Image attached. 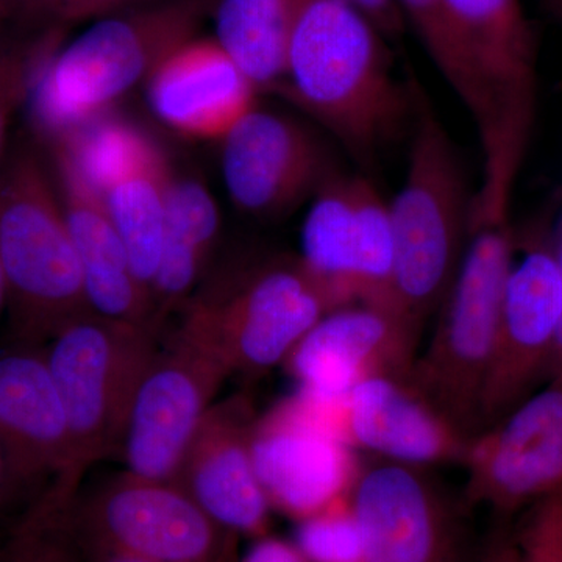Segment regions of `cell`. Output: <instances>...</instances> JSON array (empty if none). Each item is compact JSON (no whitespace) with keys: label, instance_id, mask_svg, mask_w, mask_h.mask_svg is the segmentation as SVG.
<instances>
[{"label":"cell","instance_id":"21","mask_svg":"<svg viewBox=\"0 0 562 562\" xmlns=\"http://www.w3.org/2000/svg\"><path fill=\"white\" fill-rule=\"evenodd\" d=\"M151 113L162 125L199 140H222L257 109V87L216 38L184 41L144 83Z\"/></svg>","mask_w":562,"mask_h":562},{"label":"cell","instance_id":"4","mask_svg":"<svg viewBox=\"0 0 562 562\" xmlns=\"http://www.w3.org/2000/svg\"><path fill=\"white\" fill-rule=\"evenodd\" d=\"M0 257L13 342L46 346L92 312L54 176L27 146L0 169Z\"/></svg>","mask_w":562,"mask_h":562},{"label":"cell","instance_id":"16","mask_svg":"<svg viewBox=\"0 0 562 562\" xmlns=\"http://www.w3.org/2000/svg\"><path fill=\"white\" fill-rule=\"evenodd\" d=\"M364 562H462V536L449 495L428 469L373 461L351 492Z\"/></svg>","mask_w":562,"mask_h":562},{"label":"cell","instance_id":"24","mask_svg":"<svg viewBox=\"0 0 562 562\" xmlns=\"http://www.w3.org/2000/svg\"><path fill=\"white\" fill-rule=\"evenodd\" d=\"M357 176L336 172L313 195L302 228L299 261L331 310L357 303Z\"/></svg>","mask_w":562,"mask_h":562},{"label":"cell","instance_id":"41","mask_svg":"<svg viewBox=\"0 0 562 562\" xmlns=\"http://www.w3.org/2000/svg\"><path fill=\"white\" fill-rule=\"evenodd\" d=\"M3 16H7L5 9H3L2 2H0V20H2Z\"/></svg>","mask_w":562,"mask_h":562},{"label":"cell","instance_id":"10","mask_svg":"<svg viewBox=\"0 0 562 562\" xmlns=\"http://www.w3.org/2000/svg\"><path fill=\"white\" fill-rule=\"evenodd\" d=\"M341 405L297 390L255 420V468L272 512L302 522L350 497L364 464Z\"/></svg>","mask_w":562,"mask_h":562},{"label":"cell","instance_id":"3","mask_svg":"<svg viewBox=\"0 0 562 562\" xmlns=\"http://www.w3.org/2000/svg\"><path fill=\"white\" fill-rule=\"evenodd\" d=\"M209 0H150L99 18L41 66L31 92L33 121L52 140L76 131L146 83L173 49L192 38Z\"/></svg>","mask_w":562,"mask_h":562},{"label":"cell","instance_id":"28","mask_svg":"<svg viewBox=\"0 0 562 562\" xmlns=\"http://www.w3.org/2000/svg\"><path fill=\"white\" fill-rule=\"evenodd\" d=\"M406 25L413 27L428 57L468 110L473 125L483 117L484 102L479 79L447 20L441 0H397Z\"/></svg>","mask_w":562,"mask_h":562},{"label":"cell","instance_id":"42","mask_svg":"<svg viewBox=\"0 0 562 562\" xmlns=\"http://www.w3.org/2000/svg\"><path fill=\"white\" fill-rule=\"evenodd\" d=\"M140 2H150V0H135V3H140Z\"/></svg>","mask_w":562,"mask_h":562},{"label":"cell","instance_id":"15","mask_svg":"<svg viewBox=\"0 0 562 562\" xmlns=\"http://www.w3.org/2000/svg\"><path fill=\"white\" fill-rule=\"evenodd\" d=\"M221 143L225 188L250 216H283L339 172L333 151L312 128L258 106Z\"/></svg>","mask_w":562,"mask_h":562},{"label":"cell","instance_id":"11","mask_svg":"<svg viewBox=\"0 0 562 562\" xmlns=\"http://www.w3.org/2000/svg\"><path fill=\"white\" fill-rule=\"evenodd\" d=\"M231 375L216 350L177 324L158 344L133 397L120 446L125 471L173 482L195 431Z\"/></svg>","mask_w":562,"mask_h":562},{"label":"cell","instance_id":"40","mask_svg":"<svg viewBox=\"0 0 562 562\" xmlns=\"http://www.w3.org/2000/svg\"><path fill=\"white\" fill-rule=\"evenodd\" d=\"M88 562H143V561L132 560V558H124V557H99V558H92V560H88Z\"/></svg>","mask_w":562,"mask_h":562},{"label":"cell","instance_id":"14","mask_svg":"<svg viewBox=\"0 0 562 562\" xmlns=\"http://www.w3.org/2000/svg\"><path fill=\"white\" fill-rule=\"evenodd\" d=\"M562 322V277L553 239L527 244L514 258L482 395V428L516 408L546 382Z\"/></svg>","mask_w":562,"mask_h":562},{"label":"cell","instance_id":"7","mask_svg":"<svg viewBox=\"0 0 562 562\" xmlns=\"http://www.w3.org/2000/svg\"><path fill=\"white\" fill-rule=\"evenodd\" d=\"M161 328L94 312L70 322L44 346L68 419L72 479L120 452L122 435Z\"/></svg>","mask_w":562,"mask_h":562},{"label":"cell","instance_id":"17","mask_svg":"<svg viewBox=\"0 0 562 562\" xmlns=\"http://www.w3.org/2000/svg\"><path fill=\"white\" fill-rule=\"evenodd\" d=\"M420 331L397 310L351 303L325 314L283 366L299 391L341 401L371 376H412Z\"/></svg>","mask_w":562,"mask_h":562},{"label":"cell","instance_id":"19","mask_svg":"<svg viewBox=\"0 0 562 562\" xmlns=\"http://www.w3.org/2000/svg\"><path fill=\"white\" fill-rule=\"evenodd\" d=\"M0 446L24 495L41 486L79 491L68 419L44 346L11 342L0 351Z\"/></svg>","mask_w":562,"mask_h":562},{"label":"cell","instance_id":"26","mask_svg":"<svg viewBox=\"0 0 562 562\" xmlns=\"http://www.w3.org/2000/svg\"><path fill=\"white\" fill-rule=\"evenodd\" d=\"M358 217L357 303L394 308L395 241L390 202L366 177L355 180ZM401 313V312H398Z\"/></svg>","mask_w":562,"mask_h":562},{"label":"cell","instance_id":"5","mask_svg":"<svg viewBox=\"0 0 562 562\" xmlns=\"http://www.w3.org/2000/svg\"><path fill=\"white\" fill-rule=\"evenodd\" d=\"M482 88L483 155L473 220H509L538 98V49L520 0H441Z\"/></svg>","mask_w":562,"mask_h":562},{"label":"cell","instance_id":"12","mask_svg":"<svg viewBox=\"0 0 562 562\" xmlns=\"http://www.w3.org/2000/svg\"><path fill=\"white\" fill-rule=\"evenodd\" d=\"M72 158L81 176L102 195L133 271L150 291L173 179L165 150L138 125L109 114L79 132Z\"/></svg>","mask_w":562,"mask_h":562},{"label":"cell","instance_id":"36","mask_svg":"<svg viewBox=\"0 0 562 562\" xmlns=\"http://www.w3.org/2000/svg\"><path fill=\"white\" fill-rule=\"evenodd\" d=\"M476 562H517L513 538L505 535L495 536Z\"/></svg>","mask_w":562,"mask_h":562},{"label":"cell","instance_id":"23","mask_svg":"<svg viewBox=\"0 0 562 562\" xmlns=\"http://www.w3.org/2000/svg\"><path fill=\"white\" fill-rule=\"evenodd\" d=\"M217 203L201 180L173 176L157 273L150 284L155 321L165 325L201 286L220 239Z\"/></svg>","mask_w":562,"mask_h":562},{"label":"cell","instance_id":"38","mask_svg":"<svg viewBox=\"0 0 562 562\" xmlns=\"http://www.w3.org/2000/svg\"><path fill=\"white\" fill-rule=\"evenodd\" d=\"M7 306V283L5 272H3L2 257H0V312Z\"/></svg>","mask_w":562,"mask_h":562},{"label":"cell","instance_id":"37","mask_svg":"<svg viewBox=\"0 0 562 562\" xmlns=\"http://www.w3.org/2000/svg\"><path fill=\"white\" fill-rule=\"evenodd\" d=\"M554 254H557L558 265H560V271L562 277V220L560 227H558L557 236L553 238ZM553 379H562V322L560 328V335H558L557 347H554V353L552 362H550L549 373H547L546 382Z\"/></svg>","mask_w":562,"mask_h":562},{"label":"cell","instance_id":"9","mask_svg":"<svg viewBox=\"0 0 562 562\" xmlns=\"http://www.w3.org/2000/svg\"><path fill=\"white\" fill-rule=\"evenodd\" d=\"M69 520L87 560L236 562L238 536L222 528L176 482L124 471L69 503Z\"/></svg>","mask_w":562,"mask_h":562},{"label":"cell","instance_id":"34","mask_svg":"<svg viewBox=\"0 0 562 562\" xmlns=\"http://www.w3.org/2000/svg\"><path fill=\"white\" fill-rule=\"evenodd\" d=\"M236 562H310L294 541L266 535L254 539L247 552Z\"/></svg>","mask_w":562,"mask_h":562},{"label":"cell","instance_id":"31","mask_svg":"<svg viewBox=\"0 0 562 562\" xmlns=\"http://www.w3.org/2000/svg\"><path fill=\"white\" fill-rule=\"evenodd\" d=\"M513 541L517 562H562V490L530 506Z\"/></svg>","mask_w":562,"mask_h":562},{"label":"cell","instance_id":"27","mask_svg":"<svg viewBox=\"0 0 562 562\" xmlns=\"http://www.w3.org/2000/svg\"><path fill=\"white\" fill-rule=\"evenodd\" d=\"M74 495L50 487L38 495L0 547V562H88L69 520Z\"/></svg>","mask_w":562,"mask_h":562},{"label":"cell","instance_id":"18","mask_svg":"<svg viewBox=\"0 0 562 562\" xmlns=\"http://www.w3.org/2000/svg\"><path fill=\"white\" fill-rule=\"evenodd\" d=\"M257 417L241 392L214 402L173 480L214 522L251 541L269 535L272 514L255 468Z\"/></svg>","mask_w":562,"mask_h":562},{"label":"cell","instance_id":"30","mask_svg":"<svg viewBox=\"0 0 562 562\" xmlns=\"http://www.w3.org/2000/svg\"><path fill=\"white\" fill-rule=\"evenodd\" d=\"M63 29H49L32 43L0 49V158L14 113L29 101L41 66L60 46Z\"/></svg>","mask_w":562,"mask_h":562},{"label":"cell","instance_id":"35","mask_svg":"<svg viewBox=\"0 0 562 562\" xmlns=\"http://www.w3.org/2000/svg\"><path fill=\"white\" fill-rule=\"evenodd\" d=\"M24 497L20 484L14 479L9 458L0 446V520Z\"/></svg>","mask_w":562,"mask_h":562},{"label":"cell","instance_id":"8","mask_svg":"<svg viewBox=\"0 0 562 562\" xmlns=\"http://www.w3.org/2000/svg\"><path fill=\"white\" fill-rule=\"evenodd\" d=\"M333 312L301 261H273L199 286L179 324L221 355L232 375L257 376L283 364Z\"/></svg>","mask_w":562,"mask_h":562},{"label":"cell","instance_id":"33","mask_svg":"<svg viewBox=\"0 0 562 562\" xmlns=\"http://www.w3.org/2000/svg\"><path fill=\"white\" fill-rule=\"evenodd\" d=\"M346 2L364 14L386 40L402 38L403 33L408 29L397 0H346Z\"/></svg>","mask_w":562,"mask_h":562},{"label":"cell","instance_id":"6","mask_svg":"<svg viewBox=\"0 0 562 562\" xmlns=\"http://www.w3.org/2000/svg\"><path fill=\"white\" fill-rule=\"evenodd\" d=\"M514 258L516 236L509 220L472 225L430 342L414 362L417 391L471 438L482 428L484 383Z\"/></svg>","mask_w":562,"mask_h":562},{"label":"cell","instance_id":"25","mask_svg":"<svg viewBox=\"0 0 562 562\" xmlns=\"http://www.w3.org/2000/svg\"><path fill=\"white\" fill-rule=\"evenodd\" d=\"M294 0H220L216 38L258 91L286 79Z\"/></svg>","mask_w":562,"mask_h":562},{"label":"cell","instance_id":"20","mask_svg":"<svg viewBox=\"0 0 562 562\" xmlns=\"http://www.w3.org/2000/svg\"><path fill=\"white\" fill-rule=\"evenodd\" d=\"M342 428L358 452L422 469L461 465L472 439L417 391L412 376L376 375L351 387L342 398Z\"/></svg>","mask_w":562,"mask_h":562},{"label":"cell","instance_id":"1","mask_svg":"<svg viewBox=\"0 0 562 562\" xmlns=\"http://www.w3.org/2000/svg\"><path fill=\"white\" fill-rule=\"evenodd\" d=\"M362 166L413 121V87L392 70L386 38L346 0H294L286 79L277 91Z\"/></svg>","mask_w":562,"mask_h":562},{"label":"cell","instance_id":"32","mask_svg":"<svg viewBox=\"0 0 562 562\" xmlns=\"http://www.w3.org/2000/svg\"><path fill=\"white\" fill-rule=\"evenodd\" d=\"M7 16L21 14L41 22L46 29H63L91 18H102L114 11L127 9L135 0H0Z\"/></svg>","mask_w":562,"mask_h":562},{"label":"cell","instance_id":"29","mask_svg":"<svg viewBox=\"0 0 562 562\" xmlns=\"http://www.w3.org/2000/svg\"><path fill=\"white\" fill-rule=\"evenodd\" d=\"M294 542L310 562H364V543L351 495L297 522Z\"/></svg>","mask_w":562,"mask_h":562},{"label":"cell","instance_id":"2","mask_svg":"<svg viewBox=\"0 0 562 562\" xmlns=\"http://www.w3.org/2000/svg\"><path fill=\"white\" fill-rule=\"evenodd\" d=\"M413 87V138L401 191L390 202L395 310L422 328L460 269L473 199L461 151L420 83Z\"/></svg>","mask_w":562,"mask_h":562},{"label":"cell","instance_id":"39","mask_svg":"<svg viewBox=\"0 0 562 562\" xmlns=\"http://www.w3.org/2000/svg\"><path fill=\"white\" fill-rule=\"evenodd\" d=\"M550 13L562 24V0H546Z\"/></svg>","mask_w":562,"mask_h":562},{"label":"cell","instance_id":"22","mask_svg":"<svg viewBox=\"0 0 562 562\" xmlns=\"http://www.w3.org/2000/svg\"><path fill=\"white\" fill-rule=\"evenodd\" d=\"M55 184L92 312L113 319L157 324L150 291L140 283L102 195L63 151L52 149ZM161 328V327H160Z\"/></svg>","mask_w":562,"mask_h":562},{"label":"cell","instance_id":"13","mask_svg":"<svg viewBox=\"0 0 562 562\" xmlns=\"http://www.w3.org/2000/svg\"><path fill=\"white\" fill-rule=\"evenodd\" d=\"M462 503L508 516L562 490V379L472 436Z\"/></svg>","mask_w":562,"mask_h":562}]
</instances>
